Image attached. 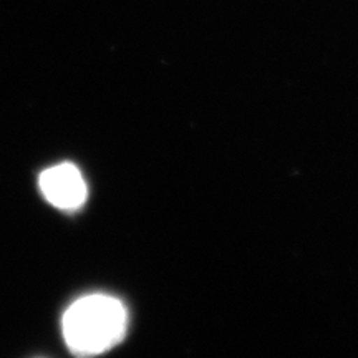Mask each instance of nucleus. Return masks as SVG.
Instances as JSON below:
<instances>
[{"instance_id": "nucleus-1", "label": "nucleus", "mask_w": 358, "mask_h": 358, "mask_svg": "<svg viewBox=\"0 0 358 358\" xmlns=\"http://www.w3.org/2000/svg\"><path fill=\"white\" fill-rule=\"evenodd\" d=\"M128 327L127 308L110 295H87L65 312L62 329L75 355L103 353L122 342Z\"/></svg>"}, {"instance_id": "nucleus-2", "label": "nucleus", "mask_w": 358, "mask_h": 358, "mask_svg": "<svg viewBox=\"0 0 358 358\" xmlns=\"http://www.w3.org/2000/svg\"><path fill=\"white\" fill-rule=\"evenodd\" d=\"M38 186L45 199L64 211H75L87 201V182L80 169L71 163H62L40 174Z\"/></svg>"}]
</instances>
